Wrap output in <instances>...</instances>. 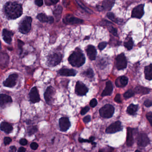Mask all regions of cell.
I'll return each instance as SVG.
<instances>
[{"mask_svg":"<svg viewBox=\"0 0 152 152\" xmlns=\"http://www.w3.org/2000/svg\"><path fill=\"white\" fill-rule=\"evenodd\" d=\"M23 8L21 4L15 2H8L5 6V11L8 17L15 19L23 14Z\"/></svg>","mask_w":152,"mask_h":152,"instance_id":"cell-1","label":"cell"},{"mask_svg":"<svg viewBox=\"0 0 152 152\" xmlns=\"http://www.w3.org/2000/svg\"><path fill=\"white\" fill-rule=\"evenodd\" d=\"M68 61L73 67H80L85 63V56L80 50L77 48L69 57Z\"/></svg>","mask_w":152,"mask_h":152,"instance_id":"cell-2","label":"cell"},{"mask_svg":"<svg viewBox=\"0 0 152 152\" xmlns=\"http://www.w3.org/2000/svg\"><path fill=\"white\" fill-rule=\"evenodd\" d=\"M32 21V19L30 17H25L20 23L18 29L19 31L23 34L28 33L31 28Z\"/></svg>","mask_w":152,"mask_h":152,"instance_id":"cell-3","label":"cell"},{"mask_svg":"<svg viewBox=\"0 0 152 152\" xmlns=\"http://www.w3.org/2000/svg\"><path fill=\"white\" fill-rule=\"evenodd\" d=\"M114 107L112 105L107 104L101 107L99 110L100 116L104 118H109L112 117L114 112Z\"/></svg>","mask_w":152,"mask_h":152,"instance_id":"cell-4","label":"cell"},{"mask_svg":"<svg viewBox=\"0 0 152 152\" xmlns=\"http://www.w3.org/2000/svg\"><path fill=\"white\" fill-rule=\"evenodd\" d=\"M127 66L126 58L124 53L120 54L116 58V67L118 70L126 68Z\"/></svg>","mask_w":152,"mask_h":152,"instance_id":"cell-5","label":"cell"},{"mask_svg":"<svg viewBox=\"0 0 152 152\" xmlns=\"http://www.w3.org/2000/svg\"><path fill=\"white\" fill-rule=\"evenodd\" d=\"M137 142L139 146L145 147L149 144L150 140L145 133H140L137 137Z\"/></svg>","mask_w":152,"mask_h":152,"instance_id":"cell-6","label":"cell"},{"mask_svg":"<svg viewBox=\"0 0 152 152\" xmlns=\"http://www.w3.org/2000/svg\"><path fill=\"white\" fill-rule=\"evenodd\" d=\"M62 58V56L61 54L58 53L52 54L48 58V63L51 67H55L59 64V63L61 61Z\"/></svg>","mask_w":152,"mask_h":152,"instance_id":"cell-7","label":"cell"},{"mask_svg":"<svg viewBox=\"0 0 152 152\" xmlns=\"http://www.w3.org/2000/svg\"><path fill=\"white\" fill-rule=\"evenodd\" d=\"M88 91V89L84 84L80 81L77 82L75 88V93L77 95L84 96L86 95Z\"/></svg>","mask_w":152,"mask_h":152,"instance_id":"cell-8","label":"cell"},{"mask_svg":"<svg viewBox=\"0 0 152 152\" xmlns=\"http://www.w3.org/2000/svg\"><path fill=\"white\" fill-rule=\"evenodd\" d=\"M122 130V127L121 126V123L120 121H117L109 125L106 128L105 132L107 133L112 134L121 131Z\"/></svg>","mask_w":152,"mask_h":152,"instance_id":"cell-9","label":"cell"},{"mask_svg":"<svg viewBox=\"0 0 152 152\" xmlns=\"http://www.w3.org/2000/svg\"><path fill=\"white\" fill-rule=\"evenodd\" d=\"M55 93V90L52 86H49L46 89L44 93V98L46 103L48 105H51Z\"/></svg>","mask_w":152,"mask_h":152,"instance_id":"cell-10","label":"cell"},{"mask_svg":"<svg viewBox=\"0 0 152 152\" xmlns=\"http://www.w3.org/2000/svg\"><path fill=\"white\" fill-rule=\"evenodd\" d=\"M144 5L140 4L133 9L132 12V17L140 19L144 14Z\"/></svg>","mask_w":152,"mask_h":152,"instance_id":"cell-11","label":"cell"},{"mask_svg":"<svg viewBox=\"0 0 152 152\" xmlns=\"http://www.w3.org/2000/svg\"><path fill=\"white\" fill-rule=\"evenodd\" d=\"M18 78L17 74H13L9 76V77L3 83L4 86L9 88H12L15 86Z\"/></svg>","mask_w":152,"mask_h":152,"instance_id":"cell-12","label":"cell"},{"mask_svg":"<svg viewBox=\"0 0 152 152\" xmlns=\"http://www.w3.org/2000/svg\"><path fill=\"white\" fill-rule=\"evenodd\" d=\"M60 129L62 132H66L70 127V121L68 118L63 117L59 120Z\"/></svg>","mask_w":152,"mask_h":152,"instance_id":"cell-13","label":"cell"},{"mask_svg":"<svg viewBox=\"0 0 152 152\" xmlns=\"http://www.w3.org/2000/svg\"><path fill=\"white\" fill-rule=\"evenodd\" d=\"M29 97L30 100L33 103H37L40 101V98L37 87L35 86L32 88L29 93Z\"/></svg>","mask_w":152,"mask_h":152,"instance_id":"cell-14","label":"cell"},{"mask_svg":"<svg viewBox=\"0 0 152 152\" xmlns=\"http://www.w3.org/2000/svg\"><path fill=\"white\" fill-rule=\"evenodd\" d=\"M63 21L66 24L75 25L81 24L83 22V21L79 18H76L70 15H67L64 18Z\"/></svg>","mask_w":152,"mask_h":152,"instance_id":"cell-15","label":"cell"},{"mask_svg":"<svg viewBox=\"0 0 152 152\" xmlns=\"http://www.w3.org/2000/svg\"><path fill=\"white\" fill-rule=\"evenodd\" d=\"M128 79L125 76H120L115 81V85L118 88H124L128 84Z\"/></svg>","mask_w":152,"mask_h":152,"instance_id":"cell-16","label":"cell"},{"mask_svg":"<svg viewBox=\"0 0 152 152\" xmlns=\"http://www.w3.org/2000/svg\"><path fill=\"white\" fill-rule=\"evenodd\" d=\"M134 128L130 127H128L127 128V138H126V144L128 147H131L134 143V138L133 136V132Z\"/></svg>","mask_w":152,"mask_h":152,"instance_id":"cell-17","label":"cell"},{"mask_svg":"<svg viewBox=\"0 0 152 152\" xmlns=\"http://www.w3.org/2000/svg\"><path fill=\"white\" fill-rule=\"evenodd\" d=\"M86 51L88 56L90 59L91 60H94L95 59L97 52L95 47L93 46H88L86 49Z\"/></svg>","mask_w":152,"mask_h":152,"instance_id":"cell-18","label":"cell"},{"mask_svg":"<svg viewBox=\"0 0 152 152\" xmlns=\"http://www.w3.org/2000/svg\"><path fill=\"white\" fill-rule=\"evenodd\" d=\"M76 73L77 72L75 70L70 69L62 68L58 72V74L61 76H75Z\"/></svg>","mask_w":152,"mask_h":152,"instance_id":"cell-19","label":"cell"},{"mask_svg":"<svg viewBox=\"0 0 152 152\" xmlns=\"http://www.w3.org/2000/svg\"><path fill=\"white\" fill-rule=\"evenodd\" d=\"M113 90V85L112 82L110 81H108L106 84V87L105 90L103 91V93H102L101 96L102 97L110 95L112 93Z\"/></svg>","mask_w":152,"mask_h":152,"instance_id":"cell-20","label":"cell"},{"mask_svg":"<svg viewBox=\"0 0 152 152\" xmlns=\"http://www.w3.org/2000/svg\"><path fill=\"white\" fill-rule=\"evenodd\" d=\"M2 35L4 41L8 44H10L12 42V37L14 35V33L6 29H4L3 30Z\"/></svg>","mask_w":152,"mask_h":152,"instance_id":"cell-21","label":"cell"},{"mask_svg":"<svg viewBox=\"0 0 152 152\" xmlns=\"http://www.w3.org/2000/svg\"><path fill=\"white\" fill-rule=\"evenodd\" d=\"M12 99L9 95L6 94H0V106H6L8 104L12 103Z\"/></svg>","mask_w":152,"mask_h":152,"instance_id":"cell-22","label":"cell"},{"mask_svg":"<svg viewBox=\"0 0 152 152\" xmlns=\"http://www.w3.org/2000/svg\"><path fill=\"white\" fill-rule=\"evenodd\" d=\"M114 4V0H105L102 2L101 6H100V7L98 8L101 10H110Z\"/></svg>","mask_w":152,"mask_h":152,"instance_id":"cell-23","label":"cell"},{"mask_svg":"<svg viewBox=\"0 0 152 152\" xmlns=\"http://www.w3.org/2000/svg\"><path fill=\"white\" fill-rule=\"evenodd\" d=\"M9 61V57L7 54L3 53L0 55V66L1 67H6L8 65Z\"/></svg>","mask_w":152,"mask_h":152,"instance_id":"cell-24","label":"cell"},{"mask_svg":"<svg viewBox=\"0 0 152 152\" xmlns=\"http://www.w3.org/2000/svg\"><path fill=\"white\" fill-rule=\"evenodd\" d=\"M150 89L140 86H136L134 89V91L136 93L140 94L142 95L149 94L150 92Z\"/></svg>","mask_w":152,"mask_h":152,"instance_id":"cell-25","label":"cell"},{"mask_svg":"<svg viewBox=\"0 0 152 152\" xmlns=\"http://www.w3.org/2000/svg\"><path fill=\"white\" fill-rule=\"evenodd\" d=\"M0 128L2 131L5 132L7 133H10L13 129L12 125L6 122H3L1 123L0 125Z\"/></svg>","mask_w":152,"mask_h":152,"instance_id":"cell-26","label":"cell"},{"mask_svg":"<svg viewBox=\"0 0 152 152\" xmlns=\"http://www.w3.org/2000/svg\"><path fill=\"white\" fill-rule=\"evenodd\" d=\"M145 78L146 79L149 80H151L152 79V64L151 63L149 66L145 67Z\"/></svg>","mask_w":152,"mask_h":152,"instance_id":"cell-27","label":"cell"},{"mask_svg":"<svg viewBox=\"0 0 152 152\" xmlns=\"http://www.w3.org/2000/svg\"><path fill=\"white\" fill-rule=\"evenodd\" d=\"M138 108V105H135L133 104H131L129 106L127 107V113L130 115H134L137 112Z\"/></svg>","mask_w":152,"mask_h":152,"instance_id":"cell-28","label":"cell"},{"mask_svg":"<svg viewBox=\"0 0 152 152\" xmlns=\"http://www.w3.org/2000/svg\"><path fill=\"white\" fill-rule=\"evenodd\" d=\"M62 11H63V8L60 6H58L57 8L54 11L53 14L56 18L57 21H58L61 18Z\"/></svg>","mask_w":152,"mask_h":152,"instance_id":"cell-29","label":"cell"},{"mask_svg":"<svg viewBox=\"0 0 152 152\" xmlns=\"http://www.w3.org/2000/svg\"><path fill=\"white\" fill-rule=\"evenodd\" d=\"M37 18L39 21L42 23H48V17L45 14H39L37 15Z\"/></svg>","mask_w":152,"mask_h":152,"instance_id":"cell-30","label":"cell"},{"mask_svg":"<svg viewBox=\"0 0 152 152\" xmlns=\"http://www.w3.org/2000/svg\"><path fill=\"white\" fill-rule=\"evenodd\" d=\"M76 2L79 6L82 8V9H84V10H85L86 12H88L90 14L93 13L92 11L91 10V9H88V8L86 7V6H85L80 1H79V0H76Z\"/></svg>","mask_w":152,"mask_h":152,"instance_id":"cell-31","label":"cell"},{"mask_svg":"<svg viewBox=\"0 0 152 152\" xmlns=\"http://www.w3.org/2000/svg\"><path fill=\"white\" fill-rule=\"evenodd\" d=\"M95 139V137H91L90 138L89 140H86V139H84L79 138V141L80 143H83V142H88V143H92V144L96 145V143L93 142L94 140Z\"/></svg>","mask_w":152,"mask_h":152,"instance_id":"cell-32","label":"cell"},{"mask_svg":"<svg viewBox=\"0 0 152 152\" xmlns=\"http://www.w3.org/2000/svg\"><path fill=\"white\" fill-rule=\"evenodd\" d=\"M124 46H125V48H126L128 50H131L133 46V40L132 39H130L128 41L124 42Z\"/></svg>","mask_w":152,"mask_h":152,"instance_id":"cell-33","label":"cell"},{"mask_svg":"<svg viewBox=\"0 0 152 152\" xmlns=\"http://www.w3.org/2000/svg\"><path fill=\"white\" fill-rule=\"evenodd\" d=\"M84 74L88 77L92 78L94 76V73L93 69L91 68H88L86 70V71L84 72Z\"/></svg>","mask_w":152,"mask_h":152,"instance_id":"cell-34","label":"cell"},{"mask_svg":"<svg viewBox=\"0 0 152 152\" xmlns=\"http://www.w3.org/2000/svg\"><path fill=\"white\" fill-rule=\"evenodd\" d=\"M134 91L132 90H129L124 93L123 96H124V98H125V99H128L133 97V96H134Z\"/></svg>","mask_w":152,"mask_h":152,"instance_id":"cell-35","label":"cell"},{"mask_svg":"<svg viewBox=\"0 0 152 152\" xmlns=\"http://www.w3.org/2000/svg\"><path fill=\"white\" fill-rule=\"evenodd\" d=\"M107 17L110 19L111 21H113L115 23H117V21L116 18H115V15L112 12H108L107 14Z\"/></svg>","mask_w":152,"mask_h":152,"instance_id":"cell-36","label":"cell"},{"mask_svg":"<svg viewBox=\"0 0 152 152\" xmlns=\"http://www.w3.org/2000/svg\"><path fill=\"white\" fill-rule=\"evenodd\" d=\"M37 131V126H33V127H31V128H30L28 130V134L30 136H31L32 135H33L34 133H36Z\"/></svg>","mask_w":152,"mask_h":152,"instance_id":"cell-37","label":"cell"},{"mask_svg":"<svg viewBox=\"0 0 152 152\" xmlns=\"http://www.w3.org/2000/svg\"><path fill=\"white\" fill-rule=\"evenodd\" d=\"M108 30H109V31L111 33H112V34L114 35V36H116L117 35V31L116 29L114 28L112 26H110L108 28Z\"/></svg>","mask_w":152,"mask_h":152,"instance_id":"cell-38","label":"cell"},{"mask_svg":"<svg viewBox=\"0 0 152 152\" xmlns=\"http://www.w3.org/2000/svg\"><path fill=\"white\" fill-rule=\"evenodd\" d=\"M107 43L106 42H100V43L99 44L98 48L100 51H102L107 46Z\"/></svg>","mask_w":152,"mask_h":152,"instance_id":"cell-39","label":"cell"},{"mask_svg":"<svg viewBox=\"0 0 152 152\" xmlns=\"http://www.w3.org/2000/svg\"><path fill=\"white\" fill-rule=\"evenodd\" d=\"M97 104H98V102H97V100L96 99L94 98L90 101V105L92 107H94L97 105Z\"/></svg>","mask_w":152,"mask_h":152,"instance_id":"cell-40","label":"cell"},{"mask_svg":"<svg viewBox=\"0 0 152 152\" xmlns=\"http://www.w3.org/2000/svg\"><path fill=\"white\" fill-rule=\"evenodd\" d=\"M90 108L88 106H86L84 107L80 111V114L82 115H85L89 111Z\"/></svg>","mask_w":152,"mask_h":152,"instance_id":"cell-41","label":"cell"},{"mask_svg":"<svg viewBox=\"0 0 152 152\" xmlns=\"http://www.w3.org/2000/svg\"><path fill=\"white\" fill-rule=\"evenodd\" d=\"M146 118L147 119L148 121H149V123L151 125L152 124V112H148L147 114H146Z\"/></svg>","mask_w":152,"mask_h":152,"instance_id":"cell-42","label":"cell"},{"mask_svg":"<svg viewBox=\"0 0 152 152\" xmlns=\"http://www.w3.org/2000/svg\"><path fill=\"white\" fill-rule=\"evenodd\" d=\"M115 102L118 103H121L122 102L121 99V95L119 94H116L115 99H114Z\"/></svg>","mask_w":152,"mask_h":152,"instance_id":"cell-43","label":"cell"},{"mask_svg":"<svg viewBox=\"0 0 152 152\" xmlns=\"http://www.w3.org/2000/svg\"><path fill=\"white\" fill-rule=\"evenodd\" d=\"M144 105L146 107H150L152 105V101L151 100H146L144 102Z\"/></svg>","mask_w":152,"mask_h":152,"instance_id":"cell-44","label":"cell"},{"mask_svg":"<svg viewBox=\"0 0 152 152\" xmlns=\"http://www.w3.org/2000/svg\"><path fill=\"white\" fill-rule=\"evenodd\" d=\"M18 48L21 51H23V46L24 45V42H23L22 41L20 40V39L18 40Z\"/></svg>","mask_w":152,"mask_h":152,"instance_id":"cell-45","label":"cell"},{"mask_svg":"<svg viewBox=\"0 0 152 152\" xmlns=\"http://www.w3.org/2000/svg\"><path fill=\"white\" fill-rule=\"evenodd\" d=\"M83 120L84 122L85 123H88L90 121H91V116L90 115L86 116L83 118Z\"/></svg>","mask_w":152,"mask_h":152,"instance_id":"cell-46","label":"cell"},{"mask_svg":"<svg viewBox=\"0 0 152 152\" xmlns=\"http://www.w3.org/2000/svg\"><path fill=\"white\" fill-rule=\"evenodd\" d=\"M4 144L5 145H7L9 144L12 141V139L9 137H6L4 140Z\"/></svg>","mask_w":152,"mask_h":152,"instance_id":"cell-47","label":"cell"},{"mask_svg":"<svg viewBox=\"0 0 152 152\" xmlns=\"http://www.w3.org/2000/svg\"><path fill=\"white\" fill-rule=\"evenodd\" d=\"M38 147H39L38 144H37V143H35V142H33L30 145V147L33 150H36V149H37Z\"/></svg>","mask_w":152,"mask_h":152,"instance_id":"cell-48","label":"cell"},{"mask_svg":"<svg viewBox=\"0 0 152 152\" xmlns=\"http://www.w3.org/2000/svg\"><path fill=\"white\" fill-rule=\"evenodd\" d=\"M35 3L37 6L41 7L43 5V0H35Z\"/></svg>","mask_w":152,"mask_h":152,"instance_id":"cell-49","label":"cell"},{"mask_svg":"<svg viewBox=\"0 0 152 152\" xmlns=\"http://www.w3.org/2000/svg\"><path fill=\"white\" fill-rule=\"evenodd\" d=\"M20 143L22 145H25L27 144V141L25 139H22L20 140Z\"/></svg>","mask_w":152,"mask_h":152,"instance_id":"cell-50","label":"cell"},{"mask_svg":"<svg viewBox=\"0 0 152 152\" xmlns=\"http://www.w3.org/2000/svg\"><path fill=\"white\" fill-rule=\"evenodd\" d=\"M102 25H110V24H111L112 23H111L109 22L108 21H107V20H104V21H103L101 22Z\"/></svg>","mask_w":152,"mask_h":152,"instance_id":"cell-51","label":"cell"},{"mask_svg":"<svg viewBox=\"0 0 152 152\" xmlns=\"http://www.w3.org/2000/svg\"><path fill=\"white\" fill-rule=\"evenodd\" d=\"M54 19L52 17L49 16L48 17V23H49L50 24H52L54 23Z\"/></svg>","mask_w":152,"mask_h":152,"instance_id":"cell-52","label":"cell"},{"mask_svg":"<svg viewBox=\"0 0 152 152\" xmlns=\"http://www.w3.org/2000/svg\"><path fill=\"white\" fill-rule=\"evenodd\" d=\"M26 151L25 148L24 147H20L18 149V152H24Z\"/></svg>","mask_w":152,"mask_h":152,"instance_id":"cell-53","label":"cell"},{"mask_svg":"<svg viewBox=\"0 0 152 152\" xmlns=\"http://www.w3.org/2000/svg\"><path fill=\"white\" fill-rule=\"evenodd\" d=\"M10 150L12 152H15L16 151V148L14 146H12L10 147Z\"/></svg>","mask_w":152,"mask_h":152,"instance_id":"cell-54","label":"cell"},{"mask_svg":"<svg viewBox=\"0 0 152 152\" xmlns=\"http://www.w3.org/2000/svg\"><path fill=\"white\" fill-rule=\"evenodd\" d=\"M51 1L53 4H56V3H58L59 2V0H51Z\"/></svg>","mask_w":152,"mask_h":152,"instance_id":"cell-55","label":"cell"},{"mask_svg":"<svg viewBox=\"0 0 152 152\" xmlns=\"http://www.w3.org/2000/svg\"><path fill=\"white\" fill-rule=\"evenodd\" d=\"M2 49V45H1V43L0 42V50Z\"/></svg>","mask_w":152,"mask_h":152,"instance_id":"cell-56","label":"cell"}]
</instances>
